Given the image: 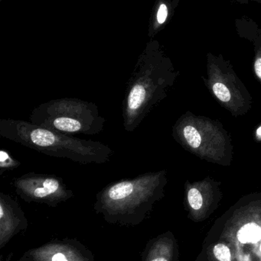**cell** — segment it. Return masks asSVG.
Returning a JSON list of instances; mask_svg holds the SVG:
<instances>
[{"label": "cell", "mask_w": 261, "mask_h": 261, "mask_svg": "<svg viewBox=\"0 0 261 261\" xmlns=\"http://www.w3.org/2000/svg\"><path fill=\"white\" fill-rule=\"evenodd\" d=\"M0 136L47 156L82 165L105 164L114 153L100 141L81 139L19 119H0Z\"/></svg>", "instance_id": "obj_1"}, {"label": "cell", "mask_w": 261, "mask_h": 261, "mask_svg": "<svg viewBox=\"0 0 261 261\" xmlns=\"http://www.w3.org/2000/svg\"><path fill=\"white\" fill-rule=\"evenodd\" d=\"M162 182V173H145L113 181L97 194L95 210L111 222L142 220L159 199Z\"/></svg>", "instance_id": "obj_2"}, {"label": "cell", "mask_w": 261, "mask_h": 261, "mask_svg": "<svg viewBox=\"0 0 261 261\" xmlns=\"http://www.w3.org/2000/svg\"><path fill=\"white\" fill-rule=\"evenodd\" d=\"M29 122L72 136H92L104 130L106 119L93 102L77 98H62L48 101L34 108Z\"/></svg>", "instance_id": "obj_3"}, {"label": "cell", "mask_w": 261, "mask_h": 261, "mask_svg": "<svg viewBox=\"0 0 261 261\" xmlns=\"http://www.w3.org/2000/svg\"><path fill=\"white\" fill-rule=\"evenodd\" d=\"M207 239L228 244L237 261H261V213L234 215L211 228Z\"/></svg>", "instance_id": "obj_4"}, {"label": "cell", "mask_w": 261, "mask_h": 261, "mask_svg": "<svg viewBox=\"0 0 261 261\" xmlns=\"http://www.w3.org/2000/svg\"><path fill=\"white\" fill-rule=\"evenodd\" d=\"M12 184L16 194L28 202L56 206L74 196L62 178L55 175L30 172L14 178Z\"/></svg>", "instance_id": "obj_5"}, {"label": "cell", "mask_w": 261, "mask_h": 261, "mask_svg": "<svg viewBox=\"0 0 261 261\" xmlns=\"http://www.w3.org/2000/svg\"><path fill=\"white\" fill-rule=\"evenodd\" d=\"M204 249L208 261H237L231 247L222 241L207 239Z\"/></svg>", "instance_id": "obj_6"}, {"label": "cell", "mask_w": 261, "mask_h": 261, "mask_svg": "<svg viewBox=\"0 0 261 261\" xmlns=\"http://www.w3.org/2000/svg\"><path fill=\"white\" fill-rule=\"evenodd\" d=\"M173 257L174 243L171 239H164L157 244L156 251L149 261H173Z\"/></svg>", "instance_id": "obj_7"}, {"label": "cell", "mask_w": 261, "mask_h": 261, "mask_svg": "<svg viewBox=\"0 0 261 261\" xmlns=\"http://www.w3.org/2000/svg\"><path fill=\"white\" fill-rule=\"evenodd\" d=\"M21 165V162L15 159L8 150L1 149L0 150V175H3L5 172L11 171L18 168Z\"/></svg>", "instance_id": "obj_8"}, {"label": "cell", "mask_w": 261, "mask_h": 261, "mask_svg": "<svg viewBox=\"0 0 261 261\" xmlns=\"http://www.w3.org/2000/svg\"><path fill=\"white\" fill-rule=\"evenodd\" d=\"M183 135L188 144L193 148H197L202 142V138L197 129L191 125H187L183 129Z\"/></svg>", "instance_id": "obj_9"}, {"label": "cell", "mask_w": 261, "mask_h": 261, "mask_svg": "<svg viewBox=\"0 0 261 261\" xmlns=\"http://www.w3.org/2000/svg\"><path fill=\"white\" fill-rule=\"evenodd\" d=\"M188 202L193 211L199 212L202 210L204 205V200L199 190L193 188L188 191Z\"/></svg>", "instance_id": "obj_10"}, {"label": "cell", "mask_w": 261, "mask_h": 261, "mask_svg": "<svg viewBox=\"0 0 261 261\" xmlns=\"http://www.w3.org/2000/svg\"><path fill=\"white\" fill-rule=\"evenodd\" d=\"M213 91L216 96L222 102H228L231 99V93L226 86L221 83H216L213 86Z\"/></svg>", "instance_id": "obj_11"}, {"label": "cell", "mask_w": 261, "mask_h": 261, "mask_svg": "<svg viewBox=\"0 0 261 261\" xmlns=\"http://www.w3.org/2000/svg\"><path fill=\"white\" fill-rule=\"evenodd\" d=\"M169 6L167 3H162L159 6V9H158L157 15H156V19L157 22L159 24H164L167 21V18L169 16Z\"/></svg>", "instance_id": "obj_12"}, {"label": "cell", "mask_w": 261, "mask_h": 261, "mask_svg": "<svg viewBox=\"0 0 261 261\" xmlns=\"http://www.w3.org/2000/svg\"><path fill=\"white\" fill-rule=\"evenodd\" d=\"M254 70H255L256 74L261 79V57L257 56L254 62Z\"/></svg>", "instance_id": "obj_13"}, {"label": "cell", "mask_w": 261, "mask_h": 261, "mask_svg": "<svg viewBox=\"0 0 261 261\" xmlns=\"http://www.w3.org/2000/svg\"><path fill=\"white\" fill-rule=\"evenodd\" d=\"M52 261H68L65 254L61 252L55 253L52 257Z\"/></svg>", "instance_id": "obj_14"}, {"label": "cell", "mask_w": 261, "mask_h": 261, "mask_svg": "<svg viewBox=\"0 0 261 261\" xmlns=\"http://www.w3.org/2000/svg\"><path fill=\"white\" fill-rule=\"evenodd\" d=\"M234 1L237 2L239 4L246 5L250 3H257L259 4H261V0H234Z\"/></svg>", "instance_id": "obj_15"}, {"label": "cell", "mask_w": 261, "mask_h": 261, "mask_svg": "<svg viewBox=\"0 0 261 261\" xmlns=\"http://www.w3.org/2000/svg\"><path fill=\"white\" fill-rule=\"evenodd\" d=\"M257 134L261 136V127H260V128H258V130H257Z\"/></svg>", "instance_id": "obj_16"}]
</instances>
